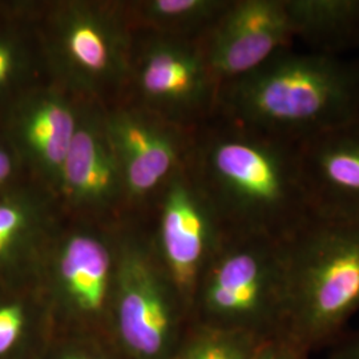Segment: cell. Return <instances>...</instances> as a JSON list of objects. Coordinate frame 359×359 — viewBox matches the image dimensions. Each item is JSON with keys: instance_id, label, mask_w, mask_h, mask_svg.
Segmentation results:
<instances>
[{"instance_id": "19", "label": "cell", "mask_w": 359, "mask_h": 359, "mask_svg": "<svg viewBox=\"0 0 359 359\" xmlns=\"http://www.w3.org/2000/svg\"><path fill=\"white\" fill-rule=\"evenodd\" d=\"M229 4L226 0H152L144 10L151 22L196 35L200 41Z\"/></svg>"}, {"instance_id": "8", "label": "cell", "mask_w": 359, "mask_h": 359, "mask_svg": "<svg viewBox=\"0 0 359 359\" xmlns=\"http://www.w3.org/2000/svg\"><path fill=\"white\" fill-rule=\"evenodd\" d=\"M168 182L160 217L161 261L192 317L198 283L228 229L197 176Z\"/></svg>"}, {"instance_id": "5", "label": "cell", "mask_w": 359, "mask_h": 359, "mask_svg": "<svg viewBox=\"0 0 359 359\" xmlns=\"http://www.w3.org/2000/svg\"><path fill=\"white\" fill-rule=\"evenodd\" d=\"M191 322L164 265L142 245H117L109 339L124 359H173Z\"/></svg>"}, {"instance_id": "16", "label": "cell", "mask_w": 359, "mask_h": 359, "mask_svg": "<svg viewBox=\"0 0 359 359\" xmlns=\"http://www.w3.org/2000/svg\"><path fill=\"white\" fill-rule=\"evenodd\" d=\"M55 325L41 290L0 292V359H39Z\"/></svg>"}, {"instance_id": "24", "label": "cell", "mask_w": 359, "mask_h": 359, "mask_svg": "<svg viewBox=\"0 0 359 359\" xmlns=\"http://www.w3.org/2000/svg\"><path fill=\"white\" fill-rule=\"evenodd\" d=\"M11 173H13V160L10 154L0 148V185H3L7 180L10 179Z\"/></svg>"}, {"instance_id": "14", "label": "cell", "mask_w": 359, "mask_h": 359, "mask_svg": "<svg viewBox=\"0 0 359 359\" xmlns=\"http://www.w3.org/2000/svg\"><path fill=\"white\" fill-rule=\"evenodd\" d=\"M295 40L310 52H359V0H285Z\"/></svg>"}, {"instance_id": "7", "label": "cell", "mask_w": 359, "mask_h": 359, "mask_svg": "<svg viewBox=\"0 0 359 359\" xmlns=\"http://www.w3.org/2000/svg\"><path fill=\"white\" fill-rule=\"evenodd\" d=\"M51 53L67 84L99 93L120 83L128 71V32L107 7L68 3L52 22Z\"/></svg>"}, {"instance_id": "11", "label": "cell", "mask_w": 359, "mask_h": 359, "mask_svg": "<svg viewBox=\"0 0 359 359\" xmlns=\"http://www.w3.org/2000/svg\"><path fill=\"white\" fill-rule=\"evenodd\" d=\"M139 86L149 102L182 115L217 109L219 86L194 40L152 43L142 55Z\"/></svg>"}, {"instance_id": "25", "label": "cell", "mask_w": 359, "mask_h": 359, "mask_svg": "<svg viewBox=\"0 0 359 359\" xmlns=\"http://www.w3.org/2000/svg\"><path fill=\"white\" fill-rule=\"evenodd\" d=\"M358 62H359V59H358Z\"/></svg>"}, {"instance_id": "3", "label": "cell", "mask_w": 359, "mask_h": 359, "mask_svg": "<svg viewBox=\"0 0 359 359\" xmlns=\"http://www.w3.org/2000/svg\"><path fill=\"white\" fill-rule=\"evenodd\" d=\"M283 245V338L310 354L334 342L359 311V224L314 216Z\"/></svg>"}, {"instance_id": "17", "label": "cell", "mask_w": 359, "mask_h": 359, "mask_svg": "<svg viewBox=\"0 0 359 359\" xmlns=\"http://www.w3.org/2000/svg\"><path fill=\"white\" fill-rule=\"evenodd\" d=\"M262 342L252 334L191 322L173 359H255Z\"/></svg>"}, {"instance_id": "1", "label": "cell", "mask_w": 359, "mask_h": 359, "mask_svg": "<svg viewBox=\"0 0 359 359\" xmlns=\"http://www.w3.org/2000/svg\"><path fill=\"white\" fill-rule=\"evenodd\" d=\"M217 109L231 124L297 145L358 118V59L289 48L221 86Z\"/></svg>"}, {"instance_id": "22", "label": "cell", "mask_w": 359, "mask_h": 359, "mask_svg": "<svg viewBox=\"0 0 359 359\" xmlns=\"http://www.w3.org/2000/svg\"><path fill=\"white\" fill-rule=\"evenodd\" d=\"M327 359H359V330L337 338Z\"/></svg>"}, {"instance_id": "12", "label": "cell", "mask_w": 359, "mask_h": 359, "mask_svg": "<svg viewBox=\"0 0 359 359\" xmlns=\"http://www.w3.org/2000/svg\"><path fill=\"white\" fill-rule=\"evenodd\" d=\"M123 175L124 192L142 197L173 173L180 145L170 132L139 116L118 112L103 121Z\"/></svg>"}, {"instance_id": "13", "label": "cell", "mask_w": 359, "mask_h": 359, "mask_svg": "<svg viewBox=\"0 0 359 359\" xmlns=\"http://www.w3.org/2000/svg\"><path fill=\"white\" fill-rule=\"evenodd\" d=\"M57 187L75 205L104 208L124 191L121 169L104 123L80 118Z\"/></svg>"}, {"instance_id": "23", "label": "cell", "mask_w": 359, "mask_h": 359, "mask_svg": "<svg viewBox=\"0 0 359 359\" xmlns=\"http://www.w3.org/2000/svg\"><path fill=\"white\" fill-rule=\"evenodd\" d=\"M15 68V52L8 44L0 43V88L7 83Z\"/></svg>"}, {"instance_id": "18", "label": "cell", "mask_w": 359, "mask_h": 359, "mask_svg": "<svg viewBox=\"0 0 359 359\" xmlns=\"http://www.w3.org/2000/svg\"><path fill=\"white\" fill-rule=\"evenodd\" d=\"M34 218L22 205L0 203V276L7 277L25 262L29 266L36 261L39 229Z\"/></svg>"}, {"instance_id": "9", "label": "cell", "mask_w": 359, "mask_h": 359, "mask_svg": "<svg viewBox=\"0 0 359 359\" xmlns=\"http://www.w3.org/2000/svg\"><path fill=\"white\" fill-rule=\"evenodd\" d=\"M293 44L285 0L231 1L198 41L219 87L249 75Z\"/></svg>"}, {"instance_id": "20", "label": "cell", "mask_w": 359, "mask_h": 359, "mask_svg": "<svg viewBox=\"0 0 359 359\" xmlns=\"http://www.w3.org/2000/svg\"><path fill=\"white\" fill-rule=\"evenodd\" d=\"M39 359H124V357L105 335L55 330Z\"/></svg>"}, {"instance_id": "15", "label": "cell", "mask_w": 359, "mask_h": 359, "mask_svg": "<svg viewBox=\"0 0 359 359\" xmlns=\"http://www.w3.org/2000/svg\"><path fill=\"white\" fill-rule=\"evenodd\" d=\"M79 121L74 107L59 93L34 100L22 116L20 135L27 151L56 184Z\"/></svg>"}, {"instance_id": "2", "label": "cell", "mask_w": 359, "mask_h": 359, "mask_svg": "<svg viewBox=\"0 0 359 359\" xmlns=\"http://www.w3.org/2000/svg\"><path fill=\"white\" fill-rule=\"evenodd\" d=\"M229 124L203 142L196 176L228 231L286 240L314 217L297 147Z\"/></svg>"}, {"instance_id": "10", "label": "cell", "mask_w": 359, "mask_h": 359, "mask_svg": "<svg viewBox=\"0 0 359 359\" xmlns=\"http://www.w3.org/2000/svg\"><path fill=\"white\" fill-rule=\"evenodd\" d=\"M295 147L314 216L359 224V117Z\"/></svg>"}, {"instance_id": "21", "label": "cell", "mask_w": 359, "mask_h": 359, "mask_svg": "<svg viewBox=\"0 0 359 359\" xmlns=\"http://www.w3.org/2000/svg\"><path fill=\"white\" fill-rule=\"evenodd\" d=\"M255 359H309V354L283 338H274L261 344Z\"/></svg>"}, {"instance_id": "6", "label": "cell", "mask_w": 359, "mask_h": 359, "mask_svg": "<svg viewBox=\"0 0 359 359\" xmlns=\"http://www.w3.org/2000/svg\"><path fill=\"white\" fill-rule=\"evenodd\" d=\"M43 261L41 292L55 330L109 338L116 248L92 231H74L52 245Z\"/></svg>"}, {"instance_id": "4", "label": "cell", "mask_w": 359, "mask_h": 359, "mask_svg": "<svg viewBox=\"0 0 359 359\" xmlns=\"http://www.w3.org/2000/svg\"><path fill=\"white\" fill-rule=\"evenodd\" d=\"M285 301L283 241L228 231L198 283L192 322L252 334L261 341L283 338Z\"/></svg>"}]
</instances>
